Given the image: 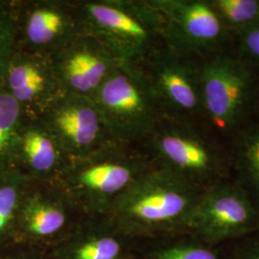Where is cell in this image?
<instances>
[{"label":"cell","instance_id":"cell-3","mask_svg":"<svg viewBox=\"0 0 259 259\" xmlns=\"http://www.w3.org/2000/svg\"><path fill=\"white\" fill-rule=\"evenodd\" d=\"M83 33L99 41L123 63H139L162 37L160 15L149 1H75Z\"/></svg>","mask_w":259,"mask_h":259},{"label":"cell","instance_id":"cell-16","mask_svg":"<svg viewBox=\"0 0 259 259\" xmlns=\"http://www.w3.org/2000/svg\"><path fill=\"white\" fill-rule=\"evenodd\" d=\"M33 181L16 164L0 167V244L15 237L19 207Z\"/></svg>","mask_w":259,"mask_h":259},{"label":"cell","instance_id":"cell-11","mask_svg":"<svg viewBox=\"0 0 259 259\" xmlns=\"http://www.w3.org/2000/svg\"><path fill=\"white\" fill-rule=\"evenodd\" d=\"M160 15L167 47L188 55L211 49L225 36V26L209 1L149 0Z\"/></svg>","mask_w":259,"mask_h":259},{"label":"cell","instance_id":"cell-4","mask_svg":"<svg viewBox=\"0 0 259 259\" xmlns=\"http://www.w3.org/2000/svg\"><path fill=\"white\" fill-rule=\"evenodd\" d=\"M115 142H144L164 118L139 63H122L91 97Z\"/></svg>","mask_w":259,"mask_h":259},{"label":"cell","instance_id":"cell-9","mask_svg":"<svg viewBox=\"0 0 259 259\" xmlns=\"http://www.w3.org/2000/svg\"><path fill=\"white\" fill-rule=\"evenodd\" d=\"M37 118L68 158L83 157L114 141L91 97L62 93Z\"/></svg>","mask_w":259,"mask_h":259},{"label":"cell","instance_id":"cell-6","mask_svg":"<svg viewBox=\"0 0 259 259\" xmlns=\"http://www.w3.org/2000/svg\"><path fill=\"white\" fill-rule=\"evenodd\" d=\"M259 230V209L250 192L227 180L204 189L189 234L211 247L240 240Z\"/></svg>","mask_w":259,"mask_h":259},{"label":"cell","instance_id":"cell-12","mask_svg":"<svg viewBox=\"0 0 259 259\" xmlns=\"http://www.w3.org/2000/svg\"><path fill=\"white\" fill-rule=\"evenodd\" d=\"M62 90L92 97L123 63L95 38L82 34L50 57Z\"/></svg>","mask_w":259,"mask_h":259},{"label":"cell","instance_id":"cell-18","mask_svg":"<svg viewBox=\"0 0 259 259\" xmlns=\"http://www.w3.org/2000/svg\"><path fill=\"white\" fill-rule=\"evenodd\" d=\"M25 118L21 106L0 82V167L15 164Z\"/></svg>","mask_w":259,"mask_h":259},{"label":"cell","instance_id":"cell-23","mask_svg":"<svg viewBox=\"0 0 259 259\" xmlns=\"http://www.w3.org/2000/svg\"><path fill=\"white\" fill-rule=\"evenodd\" d=\"M238 35L242 53L259 62V22L239 31Z\"/></svg>","mask_w":259,"mask_h":259},{"label":"cell","instance_id":"cell-5","mask_svg":"<svg viewBox=\"0 0 259 259\" xmlns=\"http://www.w3.org/2000/svg\"><path fill=\"white\" fill-rule=\"evenodd\" d=\"M144 142L153 155V164L203 190L226 180L225 157L190 124L163 118Z\"/></svg>","mask_w":259,"mask_h":259},{"label":"cell","instance_id":"cell-7","mask_svg":"<svg viewBox=\"0 0 259 259\" xmlns=\"http://www.w3.org/2000/svg\"><path fill=\"white\" fill-rule=\"evenodd\" d=\"M187 56L167 46L154 47L139 65L163 117L191 124L203 108L200 68Z\"/></svg>","mask_w":259,"mask_h":259},{"label":"cell","instance_id":"cell-2","mask_svg":"<svg viewBox=\"0 0 259 259\" xmlns=\"http://www.w3.org/2000/svg\"><path fill=\"white\" fill-rule=\"evenodd\" d=\"M152 165L134 145L115 141L83 157L69 158L52 185L76 208L105 214L113 200Z\"/></svg>","mask_w":259,"mask_h":259},{"label":"cell","instance_id":"cell-15","mask_svg":"<svg viewBox=\"0 0 259 259\" xmlns=\"http://www.w3.org/2000/svg\"><path fill=\"white\" fill-rule=\"evenodd\" d=\"M68 159L55 138L39 119L26 116L20 131L15 164L34 181L52 184Z\"/></svg>","mask_w":259,"mask_h":259},{"label":"cell","instance_id":"cell-25","mask_svg":"<svg viewBox=\"0 0 259 259\" xmlns=\"http://www.w3.org/2000/svg\"><path fill=\"white\" fill-rule=\"evenodd\" d=\"M5 259H31L29 258L26 255H22V254H19V255H13V256H9L7 258Z\"/></svg>","mask_w":259,"mask_h":259},{"label":"cell","instance_id":"cell-8","mask_svg":"<svg viewBox=\"0 0 259 259\" xmlns=\"http://www.w3.org/2000/svg\"><path fill=\"white\" fill-rule=\"evenodd\" d=\"M203 114L214 127L229 132L237 127L250 107L252 78L243 62L217 57L200 67Z\"/></svg>","mask_w":259,"mask_h":259},{"label":"cell","instance_id":"cell-1","mask_svg":"<svg viewBox=\"0 0 259 259\" xmlns=\"http://www.w3.org/2000/svg\"><path fill=\"white\" fill-rule=\"evenodd\" d=\"M203 191L152 163L113 200L104 215L122 234H189Z\"/></svg>","mask_w":259,"mask_h":259},{"label":"cell","instance_id":"cell-17","mask_svg":"<svg viewBox=\"0 0 259 259\" xmlns=\"http://www.w3.org/2000/svg\"><path fill=\"white\" fill-rule=\"evenodd\" d=\"M118 232L109 223V228L83 232L84 235L66 242L57 250V259H118L122 244L114 236Z\"/></svg>","mask_w":259,"mask_h":259},{"label":"cell","instance_id":"cell-20","mask_svg":"<svg viewBox=\"0 0 259 259\" xmlns=\"http://www.w3.org/2000/svg\"><path fill=\"white\" fill-rule=\"evenodd\" d=\"M224 26L238 32L259 22L258 0H214L209 1Z\"/></svg>","mask_w":259,"mask_h":259},{"label":"cell","instance_id":"cell-21","mask_svg":"<svg viewBox=\"0 0 259 259\" xmlns=\"http://www.w3.org/2000/svg\"><path fill=\"white\" fill-rule=\"evenodd\" d=\"M20 2L0 1V82L17 48Z\"/></svg>","mask_w":259,"mask_h":259},{"label":"cell","instance_id":"cell-24","mask_svg":"<svg viewBox=\"0 0 259 259\" xmlns=\"http://www.w3.org/2000/svg\"><path fill=\"white\" fill-rule=\"evenodd\" d=\"M238 241L231 259H259V230Z\"/></svg>","mask_w":259,"mask_h":259},{"label":"cell","instance_id":"cell-19","mask_svg":"<svg viewBox=\"0 0 259 259\" xmlns=\"http://www.w3.org/2000/svg\"><path fill=\"white\" fill-rule=\"evenodd\" d=\"M236 165L243 185L259 203V122L242 138Z\"/></svg>","mask_w":259,"mask_h":259},{"label":"cell","instance_id":"cell-22","mask_svg":"<svg viewBox=\"0 0 259 259\" xmlns=\"http://www.w3.org/2000/svg\"><path fill=\"white\" fill-rule=\"evenodd\" d=\"M148 259H223L219 247H211L192 237V240L168 246Z\"/></svg>","mask_w":259,"mask_h":259},{"label":"cell","instance_id":"cell-13","mask_svg":"<svg viewBox=\"0 0 259 259\" xmlns=\"http://www.w3.org/2000/svg\"><path fill=\"white\" fill-rule=\"evenodd\" d=\"M1 83L29 118L38 117L65 93L50 57L18 48L11 57Z\"/></svg>","mask_w":259,"mask_h":259},{"label":"cell","instance_id":"cell-14","mask_svg":"<svg viewBox=\"0 0 259 259\" xmlns=\"http://www.w3.org/2000/svg\"><path fill=\"white\" fill-rule=\"evenodd\" d=\"M72 209L76 207L55 185L33 181L19 207L15 236L41 239L58 234Z\"/></svg>","mask_w":259,"mask_h":259},{"label":"cell","instance_id":"cell-10","mask_svg":"<svg viewBox=\"0 0 259 259\" xmlns=\"http://www.w3.org/2000/svg\"><path fill=\"white\" fill-rule=\"evenodd\" d=\"M83 34L75 1L20 2L17 48L51 57Z\"/></svg>","mask_w":259,"mask_h":259}]
</instances>
